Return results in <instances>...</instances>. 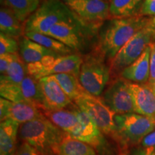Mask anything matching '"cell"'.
Wrapping results in <instances>:
<instances>
[{
  "label": "cell",
  "mask_w": 155,
  "mask_h": 155,
  "mask_svg": "<svg viewBox=\"0 0 155 155\" xmlns=\"http://www.w3.org/2000/svg\"><path fill=\"white\" fill-rule=\"evenodd\" d=\"M96 48L83 57L78 78L86 92L100 97L111 81L109 63Z\"/></svg>",
  "instance_id": "cell-4"
},
{
  "label": "cell",
  "mask_w": 155,
  "mask_h": 155,
  "mask_svg": "<svg viewBox=\"0 0 155 155\" xmlns=\"http://www.w3.org/2000/svg\"><path fill=\"white\" fill-rule=\"evenodd\" d=\"M25 36L60 55H69L73 53V50L50 35L35 32H28L25 33Z\"/></svg>",
  "instance_id": "cell-26"
},
{
  "label": "cell",
  "mask_w": 155,
  "mask_h": 155,
  "mask_svg": "<svg viewBox=\"0 0 155 155\" xmlns=\"http://www.w3.org/2000/svg\"><path fill=\"white\" fill-rule=\"evenodd\" d=\"M39 81L43 94L44 110L62 109L73 104L53 75L42 78Z\"/></svg>",
  "instance_id": "cell-14"
},
{
  "label": "cell",
  "mask_w": 155,
  "mask_h": 155,
  "mask_svg": "<svg viewBox=\"0 0 155 155\" xmlns=\"http://www.w3.org/2000/svg\"><path fill=\"white\" fill-rule=\"evenodd\" d=\"M89 26L83 24L76 17L55 25L50 29L47 35L59 40L73 51H81L86 46V32L83 28Z\"/></svg>",
  "instance_id": "cell-12"
},
{
  "label": "cell",
  "mask_w": 155,
  "mask_h": 155,
  "mask_svg": "<svg viewBox=\"0 0 155 155\" xmlns=\"http://www.w3.org/2000/svg\"><path fill=\"white\" fill-rule=\"evenodd\" d=\"M76 18L62 0H43L25 22V33L35 32L48 35L52 27Z\"/></svg>",
  "instance_id": "cell-5"
},
{
  "label": "cell",
  "mask_w": 155,
  "mask_h": 155,
  "mask_svg": "<svg viewBox=\"0 0 155 155\" xmlns=\"http://www.w3.org/2000/svg\"><path fill=\"white\" fill-rule=\"evenodd\" d=\"M53 76L72 101H74L81 94L86 92L76 75L73 73H60Z\"/></svg>",
  "instance_id": "cell-25"
},
{
  "label": "cell",
  "mask_w": 155,
  "mask_h": 155,
  "mask_svg": "<svg viewBox=\"0 0 155 155\" xmlns=\"http://www.w3.org/2000/svg\"><path fill=\"white\" fill-rule=\"evenodd\" d=\"M65 133L45 116L20 125L18 139L42 155H58Z\"/></svg>",
  "instance_id": "cell-2"
},
{
  "label": "cell",
  "mask_w": 155,
  "mask_h": 155,
  "mask_svg": "<svg viewBox=\"0 0 155 155\" xmlns=\"http://www.w3.org/2000/svg\"><path fill=\"white\" fill-rule=\"evenodd\" d=\"M117 155H128V153L127 152V150H121L119 151V154Z\"/></svg>",
  "instance_id": "cell-37"
},
{
  "label": "cell",
  "mask_w": 155,
  "mask_h": 155,
  "mask_svg": "<svg viewBox=\"0 0 155 155\" xmlns=\"http://www.w3.org/2000/svg\"><path fill=\"white\" fill-rule=\"evenodd\" d=\"M149 46L137 61L121 73L119 76L131 83L146 84L150 71L151 46Z\"/></svg>",
  "instance_id": "cell-17"
},
{
  "label": "cell",
  "mask_w": 155,
  "mask_h": 155,
  "mask_svg": "<svg viewBox=\"0 0 155 155\" xmlns=\"http://www.w3.org/2000/svg\"><path fill=\"white\" fill-rule=\"evenodd\" d=\"M14 54H4L0 55V73L5 74L13 61Z\"/></svg>",
  "instance_id": "cell-33"
},
{
  "label": "cell",
  "mask_w": 155,
  "mask_h": 155,
  "mask_svg": "<svg viewBox=\"0 0 155 155\" xmlns=\"http://www.w3.org/2000/svg\"><path fill=\"white\" fill-rule=\"evenodd\" d=\"M1 33L17 39L25 35V23L21 22L14 12L8 7H1L0 10Z\"/></svg>",
  "instance_id": "cell-20"
},
{
  "label": "cell",
  "mask_w": 155,
  "mask_h": 155,
  "mask_svg": "<svg viewBox=\"0 0 155 155\" xmlns=\"http://www.w3.org/2000/svg\"><path fill=\"white\" fill-rule=\"evenodd\" d=\"M131 155H155V148H144L139 146L134 149Z\"/></svg>",
  "instance_id": "cell-35"
},
{
  "label": "cell",
  "mask_w": 155,
  "mask_h": 155,
  "mask_svg": "<svg viewBox=\"0 0 155 155\" xmlns=\"http://www.w3.org/2000/svg\"><path fill=\"white\" fill-rule=\"evenodd\" d=\"M0 95L1 98L8 100L9 101L26 103L22 96L19 84L0 83Z\"/></svg>",
  "instance_id": "cell-28"
},
{
  "label": "cell",
  "mask_w": 155,
  "mask_h": 155,
  "mask_svg": "<svg viewBox=\"0 0 155 155\" xmlns=\"http://www.w3.org/2000/svg\"><path fill=\"white\" fill-rule=\"evenodd\" d=\"M155 41V33L146 26L122 47L110 62L111 79L119 77L122 71L137 61Z\"/></svg>",
  "instance_id": "cell-6"
},
{
  "label": "cell",
  "mask_w": 155,
  "mask_h": 155,
  "mask_svg": "<svg viewBox=\"0 0 155 155\" xmlns=\"http://www.w3.org/2000/svg\"><path fill=\"white\" fill-rule=\"evenodd\" d=\"M19 51V44L17 39L0 33V55L15 54Z\"/></svg>",
  "instance_id": "cell-29"
},
{
  "label": "cell",
  "mask_w": 155,
  "mask_h": 155,
  "mask_svg": "<svg viewBox=\"0 0 155 155\" xmlns=\"http://www.w3.org/2000/svg\"><path fill=\"white\" fill-rule=\"evenodd\" d=\"M132 94L135 113L155 117V92L147 84H129Z\"/></svg>",
  "instance_id": "cell-16"
},
{
  "label": "cell",
  "mask_w": 155,
  "mask_h": 155,
  "mask_svg": "<svg viewBox=\"0 0 155 155\" xmlns=\"http://www.w3.org/2000/svg\"><path fill=\"white\" fill-rule=\"evenodd\" d=\"M137 15L144 17L155 16V0H144Z\"/></svg>",
  "instance_id": "cell-31"
},
{
  "label": "cell",
  "mask_w": 155,
  "mask_h": 155,
  "mask_svg": "<svg viewBox=\"0 0 155 155\" xmlns=\"http://www.w3.org/2000/svg\"><path fill=\"white\" fill-rule=\"evenodd\" d=\"M43 0H4V7L14 12L21 22H25L36 11Z\"/></svg>",
  "instance_id": "cell-24"
},
{
  "label": "cell",
  "mask_w": 155,
  "mask_h": 155,
  "mask_svg": "<svg viewBox=\"0 0 155 155\" xmlns=\"http://www.w3.org/2000/svg\"><path fill=\"white\" fill-rule=\"evenodd\" d=\"M147 27L150 28L151 30H152L155 33V16L150 17V19H149L148 24H147Z\"/></svg>",
  "instance_id": "cell-36"
},
{
  "label": "cell",
  "mask_w": 155,
  "mask_h": 155,
  "mask_svg": "<svg viewBox=\"0 0 155 155\" xmlns=\"http://www.w3.org/2000/svg\"><path fill=\"white\" fill-rule=\"evenodd\" d=\"M116 144L119 151L140 144L147 134L155 129V117L137 113L116 114Z\"/></svg>",
  "instance_id": "cell-3"
},
{
  "label": "cell",
  "mask_w": 155,
  "mask_h": 155,
  "mask_svg": "<svg viewBox=\"0 0 155 155\" xmlns=\"http://www.w3.org/2000/svg\"><path fill=\"white\" fill-rule=\"evenodd\" d=\"M104 1H106V2H110L111 0H104Z\"/></svg>",
  "instance_id": "cell-40"
},
{
  "label": "cell",
  "mask_w": 155,
  "mask_h": 155,
  "mask_svg": "<svg viewBox=\"0 0 155 155\" xmlns=\"http://www.w3.org/2000/svg\"><path fill=\"white\" fill-rule=\"evenodd\" d=\"M140 146L144 148H155V129L143 139Z\"/></svg>",
  "instance_id": "cell-34"
},
{
  "label": "cell",
  "mask_w": 155,
  "mask_h": 155,
  "mask_svg": "<svg viewBox=\"0 0 155 155\" xmlns=\"http://www.w3.org/2000/svg\"><path fill=\"white\" fill-rule=\"evenodd\" d=\"M150 71L149 80L146 84L155 92V41L151 44Z\"/></svg>",
  "instance_id": "cell-30"
},
{
  "label": "cell",
  "mask_w": 155,
  "mask_h": 155,
  "mask_svg": "<svg viewBox=\"0 0 155 155\" xmlns=\"http://www.w3.org/2000/svg\"><path fill=\"white\" fill-rule=\"evenodd\" d=\"M0 1H1V4H2H2H3V2H4V0H0Z\"/></svg>",
  "instance_id": "cell-39"
},
{
  "label": "cell",
  "mask_w": 155,
  "mask_h": 155,
  "mask_svg": "<svg viewBox=\"0 0 155 155\" xmlns=\"http://www.w3.org/2000/svg\"><path fill=\"white\" fill-rule=\"evenodd\" d=\"M40 108L28 103H15L5 98H0V119L1 122L7 119L16 121L19 124L42 117Z\"/></svg>",
  "instance_id": "cell-13"
},
{
  "label": "cell",
  "mask_w": 155,
  "mask_h": 155,
  "mask_svg": "<svg viewBox=\"0 0 155 155\" xmlns=\"http://www.w3.org/2000/svg\"><path fill=\"white\" fill-rule=\"evenodd\" d=\"M19 85L25 102L35 106L41 111L44 110L43 94L39 80L28 75Z\"/></svg>",
  "instance_id": "cell-21"
},
{
  "label": "cell",
  "mask_w": 155,
  "mask_h": 155,
  "mask_svg": "<svg viewBox=\"0 0 155 155\" xmlns=\"http://www.w3.org/2000/svg\"><path fill=\"white\" fill-rule=\"evenodd\" d=\"M14 155H42L38 150L26 142H22Z\"/></svg>",
  "instance_id": "cell-32"
},
{
  "label": "cell",
  "mask_w": 155,
  "mask_h": 155,
  "mask_svg": "<svg viewBox=\"0 0 155 155\" xmlns=\"http://www.w3.org/2000/svg\"><path fill=\"white\" fill-rule=\"evenodd\" d=\"M83 57L77 53L48 56L41 61L27 65L28 73L37 80L60 73H73L78 76Z\"/></svg>",
  "instance_id": "cell-8"
},
{
  "label": "cell",
  "mask_w": 155,
  "mask_h": 155,
  "mask_svg": "<svg viewBox=\"0 0 155 155\" xmlns=\"http://www.w3.org/2000/svg\"><path fill=\"white\" fill-rule=\"evenodd\" d=\"M81 22L96 27L111 19L109 2L104 0H62Z\"/></svg>",
  "instance_id": "cell-11"
},
{
  "label": "cell",
  "mask_w": 155,
  "mask_h": 155,
  "mask_svg": "<svg viewBox=\"0 0 155 155\" xmlns=\"http://www.w3.org/2000/svg\"><path fill=\"white\" fill-rule=\"evenodd\" d=\"M150 17L136 15L123 18H111L99 31L96 49L108 63L127 42L148 24Z\"/></svg>",
  "instance_id": "cell-1"
},
{
  "label": "cell",
  "mask_w": 155,
  "mask_h": 155,
  "mask_svg": "<svg viewBox=\"0 0 155 155\" xmlns=\"http://www.w3.org/2000/svg\"><path fill=\"white\" fill-rule=\"evenodd\" d=\"M138 4L137 0H111L109 12L111 18H123L134 15Z\"/></svg>",
  "instance_id": "cell-27"
},
{
  "label": "cell",
  "mask_w": 155,
  "mask_h": 155,
  "mask_svg": "<svg viewBox=\"0 0 155 155\" xmlns=\"http://www.w3.org/2000/svg\"><path fill=\"white\" fill-rule=\"evenodd\" d=\"M141 1V0H137V4H138V5H139V2H140Z\"/></svg>",
  "instance_id": "cell-38"
},
{
  "label": "cell",
  "mask_w": 155,
  "mask_h": 155,
  "mask_svg": "<svg viewBox=\"0 0 155 155\" xmlns=\"http://www.w3.org/2000/svg\"><path fill=\"white\" fill-rule=\"evenodd\" d=\"M73 102L95 122L106 137L116 144V114L104 104L100 97L85 92Z\"/></svg>",
  "instance_id": "cell-7"
},
{
  "label": "cell",
  "mask_w": 155,
  "mask_h": 155,
  "mask_svg": "<svg viewBox=\"0 0 155 155\" xmlns=\"http://www.w3.org/2000/svg\"><path fill=\"white\" fill-rule=\"evenodd\" d=\"M72 105L73 104L70 106L69 108L43 110L42 112L45 117L47 118L56 127L71 137H74L80 131L81 124Z\"/></svg>",
  "instance_id": "cell-15"
},
{
  "label": "cell",
  "mask_w": 155,
  "mask_h": 155,
  "mask_svg": "<svg viewBox=\"0 0 155 155\" xmlns=\"http://www.w3.org/2000/svg\"><path fill=\"white\" fill-rule=\"evenodd\" d=\"M130 82L121 77L111 79L100 98L116 114L135 113Z\"/></svg>",
  "instance_id": "cell-10"
},
{
  "label": "cell",
  "mask_w": 155,
  "mask_h": 155,
  "mask_svg": "<svg viewBox=\"0 0 155 155\" xmlns=\"http://www.w3.org/2000/svg\"><path fill=\"white\" fill-rule=\"evenodd\" d=\"M20 124L11 119L0 124V155H14L17 150V141Z\"/></svg>",
  "instance_id": "cell-19"
},
{
  "label": "cell",
  "mask_w": 155,
  "mask_h": 155,
  "mask_svg": "<svg viewBox=\"0 0 155 155\" xmlns=\"http://www.w3.org/2000/svg\"><path fill=\"white\" fill-rule=\"evenodd\" d=\"M28 75L27 64L17 53L13 55V61L6 73L1 75L0 83L20 84Z\"/></svg>",
  "instance_id": "cell-23"
},
{
  "label": "cell",
  "mask_w": 155,
  "mask_h": 155,
  "mask_svg": "<svg viewBox=\"0 0 155 155\" xmlns=\"http://www.w3.org/2000/svg\"><path fill=\"white\" fill-rule=\"evenodd\" d=\"M58 155H98L90 145L65 134L58 149Z\"/></svg>",
  "instance_id": "cell-22"
},
{
  "label": "cell",
  "mask_w": 155,
  "mask_h": 155,
  "mask_svg": "<svg viewBox=\"0 0 155 155\" xmlns=\"http://www.w3.org/2000/svg\"><path fill=\"white\" fill-rule=\"evenodd\" d=\"M73 108L81 124L79 132L74 138L86 143L96 150L98 155H117V151L111 141L100 130L95 122L87 114L73 103Z\"/></svg>",
  "instance_id": "cell-9"
},
{
  "label": "cell",
  "mask_w": 155,
  "mask_h": 155,
  "mask_svg": "<svg viewBox=\"0 0 155 155\" xmlns=\"http://www.w3.org/2000/svg\"><path fill=\"white\" fill-rule=\"evenodd\" d=\"M19 44V55L27 65L41 61L48 56L60 55L47 49L25 35L20 38Z\"/></svg>",
  "instance_id": "cell-18"
}]
</instances>
